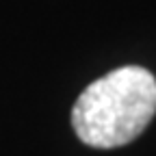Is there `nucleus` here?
Masks as SVG:
<instances>
[{"label": "nucleus", "instance_id": "nucleus-1", "mask_svg": "<svg viewBox=\"0 0 156 156\" xmlns=\"http://www.w3.org/2000/svg\"><path fill=\"white\" fill-rule=\"evenodd\" d=\"M156 113V78L139 65L93 80L74 104L72 126L91 147H119L136 139Z\"/></svg>", "mask_w": 156, "mask_h": 156}]
</instances>
